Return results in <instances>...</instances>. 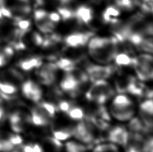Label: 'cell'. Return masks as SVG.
Returning <instances> with one entry per match:
<instances>
[{
    "label": "cell",
    "mask_w": 153,
    "mask_h": 152,
    "mask_svg": "<svg viewBox=\"0 0 153 152\" xmlns=\"http://www.w3.org/2000/svg\"><path fill=\"white\" fill-rule=\"evenodd\" d=\"M88 47L90 56L102 64L110 63L119 53V42L114 36H93L89 40Z\"/></svg>",
    "instance_id": "1"
},
{
    "label": "cell",
    "mask_w": 153,
    "mask_h": 152,
    "mask_svg": "<svg viewBox=\"0 0 153 152\" xmlns=\"http://www.w3.org/2000/svg\"><path fill=\"white\" fill-rule=\"evenodd\" d=\"M115 94L113 88L105 80H99L93 83L87 89L85 98L87 101L103 105Z\"/></svg>",
    "instance_id": "2"
},
{
    "label": "cell",
    "mask_w": 153,
    "mask_h": 152,
    "mask_svg": "<svg viewBox=\"0 0 153 152\" xmlns=\"http://www.w3.org/2000/svg\"><path fill=\"white\" fill-rule=\"evenodd\" d=\"M132 66L134 68L139 80L146 81L152 79V56L151 55L143 54L137 57H134Z\"/></svg>",
    "instance_id": "3"
},
{
    "label": "cell",
    "mask_w": 153,
    "mask_h": 152,
    "mask_svg": "<svg viewBox=\"0 0 153 152\" xmlns=\"http://www.w3.org/2000/svg\"><path fill=\"white\" fill-rule=\"evenodd\" d=\"M84 67L89 80L91 83H94L99 80H105L112 76L117 70L116 67L113 65H108L105 66H99L89 64V62H87Z\"/></svg>",
    "instance_id": "4"
},
{
    "label": "cell",
    "mask_w": 153,
    "mask_h": 152,
    "mask_svg": "<svg viewBox=\"0 0 153 152\" xmlns=\"http://www.w3.org/2000/svg\"><path fill=\"white\" fill-rule=\"evenodd\" d=\"M57 70L58 68L53 62L42 64L36 72L38 82L44 85H53L56 79Z\"/></svg>",
    "instance_id": "5"
},
{
    "label": "cell",
    "mask_w": 153,
    "mask_h": 152,
    "mask_svg": "<svg viewBox=\"0 0 153 152\" xmlns=\"http://www.w3.org/2000/svg\"><path fill=\"white\" fill-rule=\"evenodd\" d=\"M34 19L36 27L44 34H51L56 28V24L51 20L49 12L42 8L35 10Z\"/></svg>",
    "instance_id": "6"
},
{
    "label": "cell",
    "mask_w": 153,
    "mask_h": 152,
    "mask_svg": "<svg viewBox=\"0 0 153 152\" xmlns=\"http://www.w3.org/2000/svg\"><path fill=\"white\" fill-rule=\"evenodd\" d=\"M94 36L92 32H75L64 38V43L67 47H83Z\"/></svg>",
    "instance_id": "7"
},
{
    "label": "cell",
    "mask_w": 153,
    "mask_h": 152,
    "mask_svg": "<svg viewBox=\"0 0 153 152\" xmlns=\"http://www.w3.org/2000/svg\"><path fill=\"white\" fill-rule=\"evenodd\" d=\"M22 91L27 99L35 103L40 102L42 98V91L40 86L33 80H28L23 83Z\"/></svg>",
    "instance_id": "8"
},
{
    "label": "cell",
    "mask_w": 153,
    "mask_h": 152,
    "mask_svg": "<svg viewBox=\"0 0 153 152\" xmlns=\"http://www.w3.org/2000/svg\"><path fill=\"white\" fill-rule=\"evenodd\" d=\"M94 18V12L91 7L87 5H81L75 10V20L79 25L89 26Z\"/></svg>",
    "instance_id": "9"
},
{
    "label": "cell",
    "mask_w": 153,
    "mask_h": 152,
    "mask_svg": "<svg viewBox=\"0 0 153 152\" xmlns=\"http://www.w3.org/2000/svg\"><path fill=\"white\" fill-rule=\"evenodd\" d=\"M128 132L126 129L122 126L114 127L108 131L106 138L111 143L125 146L127 143Z\"/></svg>",
    "instance_id": "10"
},
{
    "label": "cell",
    "mask_w": 153,
    "mask_h": 152,
    "mask_svg": "<svg viewBox=\"0 0 153 152\" xmlns=\"http://www.w3.org/2000/svg\"><path fill=\"white\" fill-rule=\"evenodd\" d=\"M24 77L18 69L10 68L0 73V81L13 84L16 86L22 83Z\"/></svg>",
    "instance_id": "11"
},
{
    "label": "cell",
    "mask_w": 153,
    "mask_h": 152,
    "mask_svg": "<svg viewBox=\"0 0 153 152\" xmlns=\"http://www.w3.org/2000/svg\"><path fill=\"white\" fill-rule=\"evenodd\" d=\"M42 64V58L41 56H29L20 60L17 66L24 71H30L34 69H38Z\"/></svg>",
    "instance_id": "12"
},
{
    "label": "cell",
    "mask_w": 153,
    "mask_h": 152,
    "mask_svg": "<svg viewBox=\"0 0 153 152\" xmlns=\"http://www.w3.org/2000/svg\"><path fill=\"white\" fill-rule=\"evenodd\" d=\"M120 15V10L116 5H109L102 13V20L105 24L113 25L120 21L118 19Z\"/></svg>",
    "instance_id": "13"
},
{
    "label": "cell",
    "mask_w": 153,
    "mask_h": 152,
    "mask_svg": "<svg viewBox=\"0 0 153 152\" xmlns=\"http://www.w3.org/2000/svg\"><path fill=\"white\" fill-rule=\"evenodd\" d=\"M111 113L117 120L125 121L129 120L132 117L133 115H134V109L133 105L123 108H118L111 106Z\"/></svg>",
    "instance_id": "14"
},
{
    "label": "cell",
    "mask_w": 153,
    "mask_h": 152,
    "mask_svg": "<svg viewBox=\"0 0 153 152\" xmlns=\"http://www.w3.org/2000/svg\"><path fill=\"white\" fill-rule=\"evenodd\" d=\"M65 72L79 84L85 83L90 81L85 70H83L81 68L77 67L76 66L71 68L69 70H68L67 72Z\"/></svg>",
    "instance_id": "15"
},
{
    "label": "cell",
    "mask_w": 153,
    "mask_h": 152,
    "mask_svg": "<svg viewBox=\"0 0 153 152\" xmlns=\"http://www.w3.org/2000/svg\"><path fill=\"white\" fill-rule=\"evenodd\" d=\"M136 78L133 76H120L116 80V89L119 93H127L128 89L131 83Z\"/></svg>",
    "instance_id": "16"
},
{
    "label": "cell",
    "mask_w": 153,
    "mask_h": 152,
    "mask_svg": "<svg viewBox=\"0 0 153 152\" xmlns=\"http://www.w3.org/2000/svg\"><path fill=\"white\" fill-rule=\"evenodd\" d=\"M11 133L0 130V152L12 151L14 145L10 142Z\"/></svg>",
    "instance_id": "17"
},
{
    "label": "cell",
    "mask_w": 153,
    "mask_h": 152,
    "mask_svg": "<svg viewBox=\"0 0 153 152\" xmlns=\"http://www.w3.org/2000/svg\"><path fill=\"white\" fill-rule=\"evenodd\" d=\"M137 4V0H115V5L120 10L132 11Z\"/></svg>",
    "instance_id": "18"
},
{
    "label": "cell",
    "mask_w": 153,
    "mask_h": 152,
    "mask_svg": "<svg viewBox=\"0 0 153 152\" xmlns=\"http://www.w3.org/2000/svg\"><path fill=\"white\" fill-rule=\"evenodd\" d=\"M134 57L130 56L126 53H118L115 57L116 64L119 66H132L133 63Z\"/></svg>",
    "instance_id": "19"
},
{
    "label": "cell",
    "mask_w": 153,
    "mask_h": 152,
    "mask_svg": "<svg viewBox=\"0 0 153 152\" xmlns=\"http://www.w3.org/2000/svg\"><path fill=\"white\" fill-rule=\"evenodd\" d=\"M57 10L62 20L68 21L75 20V10L71 8L68 6H60Z\"/></svg>",
    "instance_id": "20"
},
{
    "label": "cell",
    "mask_w": 153,
    "mask_h": 152,
    "mask_svg": "<svg viewBox=\"0 0 153 152\" xmlns=\"http://www.w3.org/2000/svg\"><path fill=\"white\" fill-rule=\"evenodd\" d=\"M87 119H88L91 122L92 124L95 125L97 128L101 130V131H107L108 129H110V124L108 123V122L105 121L103 119H101L98 117L95 116H91V117H85Z\"/></svg>",
    "instance_id": "21"
},
{
    "label": "cell",
    "mask_w": 153,
    "mask_h": 152,
    "mask_svg": "<svg viewBox=\"0 0 153 152\" xmlns=\"http://www.w3.org/2000/svg\"><path fill=\"white\" fill-rule=\"evenodd\" d=\"M132 105V101L129 99V97L124 94H119L116 96L112 103V106L118 108L127 107Z\"/></svg>",
    "instance_id": "22"
},
{
    "label": "cell",
    "mask_w": 153,
    "mask_h": 152,
    "mask_svg": "<svg viewBox=\"0 0 153 152\" xmlns=\"http://www.w3.org/2000/svg\"><path fill=\"white\" fill-rule=\"evenodd\" d=\"M67 115L70 119L74 121H80L85 117L84 111L81 108L74 106L67 113Z\"/></svg>",
    "instance_id": "23"
},
{
    "label": "cell",
    "mask_w": 153,
    "mask_h": 152,
    "mask_svg": "<svg viewBox=\"0 0 153 152\" xmlns=\"http://www.w3.org/2000/svg\"><path fill=\"white\" fill-rule=\"evenodd\" d=\"M18 88L13 84L0 81V91L5 94H15L18 92Z\"/></svg>",
    "instance_id": "24"
},
{
    "label": "cell",
    "mask_w": 153,
    "mask_h": 152,
    "mask_svg": "<svg viewBox=\"0 0 153 152\" xmlns=\"http://www.w3.org/2000/svg\"><path fill=\"white\" fill-rule=\"evenodd\" d=\"M67 152H85L87 148L81 143L69 142L66 143Z\"/></svg>",
    "instance_id": "25"
},
{
    "label": "cell",
    "mask_w": 153,
    "mask_h": 152,
    "mask_svg": "<svg viewBox=\"0 0 153 152\" xmlns=\"http://www.w3.org/2000/svg\"><path fill=\"white\" fill-rule=\"evenodd\" d=\"M117 148L113 143H103L98 145L94 150V152H116Z\"/></svg>",
    "instance_id": "26"
},
{
    "label": "cell",
    "mask_w": 153,
    "mask_h": 152,
    "mask_svg": "<svg viewBox=\"0 0 153 152\" xmlns=\"http://www.w3.org/2000/svg\"><path fill=\"white\" fill-rule=\"evenodd\" d=\"M75 104L73 101H66V100L61 99L57 103L56 107L58 108L59 111H61L62 112L67 113L71 108L74 107Z\"/></svg>",
    "instance_id": "27"
},
{
    "label": "cell",
    "mask_w": 153,
    "mask_h": 152,
    "mask_svg": "<svg viewBox=\"0 0 153 152\" xmlns=\"http://www.w3.org/2000/svg\"><path fill=\"white\" fill-rule=\"evenodd\" d=\"M141 9L143 13H146V14H152L153 0H143L141 4Z\"/></svg>",
    "instance_id": "28"
},
{
    "label": "cell",
    "mask_w": 153,
    "mask_h": 152,
    "mask_svg": "<svg viewBox=\"0 0 153 152\" xmlns=\"http://www.w3.org/2000/svg\"><path fill=\"white\" fill-rule=\"evenodd\" d=\"M140 110L152 114L153 113L152 99H148L142 103L140 105Z\"/></svg>",
    "instance_id": "29"
},
{
    "label": "cell",
    "mask_w": 153,
    "mask_h": 152,
    "mask_svg": "<svg viewBox=\"0 0 153 152\" xmlns=\"http://www.w3.org/2000/svg\"><path fill=\"white\" fill-rule=\"evenodd\" d=\"M10 142L12 143V144L13 145H18L22 144V143L23 142V139L22 137L18 135H14L12 134L10 137Z\"/></svg>",
    "instance_id": "30"
},
{
    "label": "cell",
    "mask_w": 153,
    "mask_h": 152,
    "mask_svg": "<svg viewBox=\"0 0 153 152\" xmlns=\"http://www.w3.org/2000/svg\"><path fill=\"white\" fill-rule=\"evenodd\" d=\"M49 17H50L51 20L54 24L59 23L61 20V17H60L58 12H51L49 13Z\"/></svg>",
    "instance_id": "31"
},
{
    "label": "cell",
    "mask_w": 153,
    "mask_h": 152,
    "mask_svg": "<svg viewBox=\"0 0 153 152\" xmlns=\"http://www.w3.org/2000/svg\"><path fill=\"white\" fill-rule=\"evenodd\" d=\"M36 2L40 6H43V5L54 4V3L58 4V0H36Z\"/></svg>",
    "instance_id": "32"
},
{
    "label": "cell",
    "mask_w": 153,
    "mask_h": 152,
    "mask_svg": "<svg viewBox=\"0 0 153 152\" xmlns=\"http://www.w3.org/2000/svg\"><path fill=\"white\" fill-rule=\"evenodd\" d=\"M9 61L10 60L1 52V50H0V68L5 66Z\"/></svg>",
    "instance_id": "33"
},
{
    "label": "cell",
    "mask_w": 153,
    "mask_h": 152,
    "mask_svg": "<svg viewBox=\"0 0 153 152\" xmlns=\"http://www.w3.org/2000/svg\"><path fill=\"white\" fill-rule=\"evenodd\" d=\"M126 152H143L142 149L138 146H126Z\"/></svg>",
    "instance_id": "34"
},
{
    "label": "cell",
    "mask_w": 153,
    "mask_h": 152,
    "mask_svg": "<svg viewBox=\"0 0 153 152\" xmlns=\"http://www.w3.org/2000/svg\"><path fill=\"white\" fill-rule=\"evenodd\" d=\"M32 148H33V152H44L42 148L38 144H33Z\"/></svg>",
    "instance_id": "35"
},
{
    "label": "cell",
    "mask_w": 153,
    "mask_h": 152,
    "mask_svg": "<svg viewBox=\"0 0 153 152\" xmlns=\"http://www.w3.org/2000/svg\"><path fill=\"white\" fill-rule=\"evenodd\" d=\"M23 151L24 152H33V148L32 145H23Z\"/></svg>",
    "instance_id": "36"
},
{
    "label": "cell",
    "mask_w": 153,
    "mask_h": 152,
    "mask_svg": "<svg viewBox=\"0 0 153 152\" xmlns=\"http://www.w3.org/2000/svg\"><path fill=\"white\" fill-rule=\"evenodd\" d=\"M5 0H0V7H1L4 4Z\"/></svg>",
    "instance_id": "37"
},
{
    "label": "cell",
    "mask_w": 153,
    "mask_h": 152,
    "mask_svg": "<svg viewBox=\"0 0 153 152\" xmlns=\"http://www.w3.org/2000/svg\"><path fill=\"white\" fill-rule=\"evenodd\" d=\"M4 18V16H3V14H2V13H1V10H0V21H1Z\"/></svg>",
    "instance_id": "38"
}]
</instances>
